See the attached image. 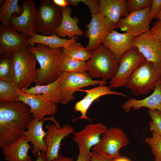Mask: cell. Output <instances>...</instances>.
I'll use <instances>...</instances> for the list:
<instances>
[{
	"mask_svg": "<svg viewBox=\"0 0 161 161\" xmlns=\"http://www.w3.org/2000/svg\"><path fill=\"white\" fill-rule=\"evenodd\" d=\"M28 106L17 100L0 102V148L17 140L33 119Z\"/></svg>",
	"mask_w": 161,
	"mask_h": 161,
	"instance_id": "1",
	"label": "cell"
},
{
	"mask_svg": "<svg viewBox=\"0 0 161 161\" xmlns=\"http://www.w3.org/2000/svg\"><path fill=\"white\" fill-rule=\"evenodd\" d=\"M26 49L34 55L39 65V68L36 69V85H47L59 78L63 71L61 68L64 55L62 48L54 50L45 45L36 44L28 46Z\"/></svg>",
	"mask_w": 161,
	"mask_h": 161,
	"instance_id": "2",
	"label": "cell"
},
{
	"mask_svg": "<svg viewBox=\"0 0 161 161\" xmlns=\"http://www.w3.org/2000/svg\"><path fill=\"white\" fill-rule=\"evenodd\" d=\"M161 83V63L145 59L130 78L125 87L133 95H145Z\"/></svg>",
	"mask_w": 161,
	"mask_h": 161,
	"instance_id": "3",
	"label": "cell"
},
{
	"mask_svg": "<svg viewBox=\"0 0 161 161\" xmlns=\"http://www.w3.org/2000/svg\"><path fill=\"white\" fill-rule=\"evenodd\" d=\"M91 52L92 56L86 62V71L92 77H101L106 82L112 78L119 66L114 54L102 44Z\"/></svg>",
	"mask_w": 161,
	"mask_h": 161,
	"instance_id": "4",
	"label": "cell"
},
{
	"mask_svg": "<svg viewBox=\"0 0 161 161\" xmlns=\"http://www.w3.org/2000/svg\"><path fill=\"white\" fill-rule=\"evenodd\" d=\"M14 62V83L19 90L29 88L36 81V59L34 55L26 49L11 54Z\"/></svg>",
	"mask_w": 161,
	"mask_h": 161,
	"instance_id": "5",
	"label": "cell"
},
{
	"mask_svg": "<svg viewBox=\"0 0 161 161\" xmlns=\"http://www.w3.org/2000/svg\"><path fill=\"white\" fill-rule=\"evenodd\" d=\"M59 86L61 94V103L66 104L75 99L74 93L80 88L96 84L105 85L106 82L94 80L87 72H70L63 71L59 77Z\"/></svg>",
	"mask_w": 161,
	"mask_h": 161,
	"instance_id": "6",
	"label": "cell"
},
{
	"mask_svg": "<svg viewBox=\"0 0 161 161\" xmlns=\"http://www.w3.org/2000/svg\"><path fill=\"white\" fill-rule=\"evenodd\" d=\"M62 18L61 7L50 0H41L37 10L36 28L41 35L55 34Z\"/></svg>",
	"mask_w": 161,
	"mask_h": 161,
	"instance_id": "7",
	"label": "cell"
},
{
	"mask_svg": "<svg viewBox=\"0 0 161 161\" xmlns=\"http://www.w3.org/2000/svg\"><path fill=\"white\" fill-rule=\"evenodd\" d=\"M129 143V139L123 130L118 127H112L103 134L99 143L91 150L102 156L115 159L121 157L120 149Z\"/></svg>",
	"mask_w": 161,
	"mask_h": 161,
	"instance_id": "8",
	"label": "cell"
},
{
	"mask_svg": "<svg viewBox=\"0 0 161 161\" xmlns=\"http://www.w3.org/2000/svg\"><path fill=\"white\" fill-rule=\"evenodd\" d=\"M145 58L134 46L127 51L118 61L119 66L114 77L111 79V88L125 86L132 75Z\"/></svg>",
	"mask_w": 161,
	"mask_h": 161,
	"instance_id": "9",
	"label": "cell"
},
{
	"mask_svg": "<svg viewBox=\"0 0 161 161\" xmlns=\"http://www.w3.org/2000/svg\"><path fill=\"white\" fill-rule=\"evenodd\" d=\"M36 2L33 0H25L21 4L23 11L19 16L16 14L11 17L10 27L28 38L37 34Z\"/></svg>",
	"mask_w": 161,
	"mask_h": 161,
	"instance_id": "10",
	"label": "cell"
},
{
	"mask_svg": "<svg viewBox=\"0 0 161 161\" xmlns=\"http://www.w3.org/2000/svg\"><path fill=\"white\" fill-rule=\"evenodd\" d=\"M91 19L86 25L85 35L89 38L87 51L92 52L96 49L101 44L105 38L113 30L117 29L116 25L101 16L99 13H91Z\"/></svg>",
	"mask_w": 161,
	"mask_h": 161,
	"instance_id": "11",
	"label": "cell"
},
{
	"mask_svg": "<svg viewBox=\"0 0 161 161\" xmlns=\"http://www.w3.org/2000/svg\"><path fill=\"white\" fill-rule=\"evenodd\" d=\"M151 6L129 13L124 18H121L116 24L117 29L127 33L132 38L148 32L151 28L149 20Z\"/></svg>",
	"mask_w": 161,
	"mask_h": 161,
	"instance_id": "12",
	"label": "cell"
},
{
	"mask_svg": "<svg viewBox=\"0 0 161 161\" xmlns=\"http://www.w3.org/2000/svg\"><path fill=\"white\" fill-rule=\"evenodd\" d=\"M45 128L47 130L44 139L47 147L46 157L47 161H52L58 156L62 140L74 133L75 130L68 124L63 125L61 129H58L55 124H48Z\"/></svg>",
	"mask_w": 161,
	"mask_h": 161,
	"instance_id": "13",
	"label": "cell"
},
{
	"mask_svg": "<svg viewBox=\"0 0 161 161\" xmlns=\"http://www.w3.org/2000/svg\"><path fill=\"white\" fill-rule=\"evenodd\" d=\"M17 100L30 106L29 112L33 119L39 121H42L46 116H54L57 111V103L44 99L41 95H31L21 91Z\"/></svg>",
	"mask_w": 161,
	"mask_h": 161,
	"instance_id": "14",
	"label": "cell"
},
{
	"mask_svg": "<svg viewBox=\"0 0 161 161\" xmlns=\"http://www.w3.org/2000/svg\"><path fill=\"white\" fill-rule=\"evenodd\" d=\"M27 37L10 27L0 25V55H11L30 46Z\"/></svg>",
	"mask_w": 161,
	"mask_h": 161,
	"instance_id": "15",
	"label": "cell"
},
{
	"mask_svg": "<svg viewBox=\"0 0 161 161\" xmlns=\"http://www.w3.org/2000/svg\"><path fill=\"white\" fill-rule=\"evenodd\" d=\"M47 120L53 122L58 129L61 127L55 120L54 116L49 117H45L41 121L33 119L29 123L27 127V130L24 133L23 136L25 137L26 140L33 145L34 148L32 153L34 157H36L41 151L46 152L47 151V147L44 140L46 135V132L43 129V123Z\"/></svg>",
	"mask_w": 161,
	"mask_h": 161,
	"instance_id": "16",
	"label": "cell"
},
{
	"mask_svg": "<svg viewBox=\"0 0 161 161\" xmlns=\"http://www.w3.org/2000/svg\"><path fill=\"white\" fill-rule=\"evenodd\" d=\"M78 91L85 92L86 95L81 100L76 102L74 107V110L76 112H79L81 115L79 117L74 119L73 121L79 119L86 120L89 122L92 121V119L87 117L86 112L92 103L100 97L106 95H114L126 97L124 94L112 90L109 86L105 85H100L89 90L79 89Z\"/></svg>",
	"mask_w": 161,
	"mask_h": 161,
	"instance_id": "17",
	"label": "cell"
},
{
	"mask_svg": "<svg viewBox=\"0 0 161 161\" xmlns=\"http://www.w3.org/2000/svg\"><path fill=\"white\" fill-rule=\"evenodd\" d=\"M133 46L136 47L145 59L155 63H161V43L145 33L133 39Z\"/></svg>",
	"mask_w": 161,
	"mask_h": 161,
	"instance_id": "18",
	"label": "cell"
},
{
	"mask_svg": "<svg viewBox=\"0 0 161 161\" xmlns=\"http://www.w3.org/2000/svg\"><path fill=\"white\" fill-rule=\"evenodd\" d=\"M108 129L101 123L90 124L80 131L74 133L73 140L86 151L89 152L90 149L97 144L100 139V135Z\"/></svg>",
	"mask_w": 161,
	"mask_h": 161,
	"instance_id": "19",
	"label": "cell"
},
{
	"mask_svg": "<svg viewBox=\"0 0 161 161\" xmlns=\"http://www.w3.org/2000/svg\"><path fill=\"white\" fill-rule=\"evenodd\" d=\"M132 39L127 33H120L114 29L105 38L102 44L114 54L118 61L134 46Z\"/></svg>",
	"mask_w": 161,
	"mask_h": 161,
	"instance_id": "20",
	"label": "cell"
},
{
	"mask_svg": "<svg viewBox=\"0 0 161 161\" xmlns=\"http://www.w3.org/2000/svg\"><path fill=\"white\" fill-rule=\"evenodd\" d=\"M125 0H99V14L116 25L121 17H126L129 14Z\"/></svg>",
	"mask_w": 161,
	"mask_h": 161,
	"instance_id": "21",
	"label": "cell"
},
{
	"mask_svg": "<svg viewBox=\"0 0 161 161\" xmlns=\"http://www.w3.org/2000/svg\"><path fill=\"white\" fill-rule=\"evenodd\" d=\"M143 107L161 112V83L156 86L153 92L145 98L137 100L128 97V100L121 105V108L127 113H129L131 109L136 110Z\"/></svg>",
	"mask_w": 161,
	"mask_h": 161,
	"instance_id": "22",
	"label": "cell"
},
{
	"mask_svg": "<svg viewBox=\"0 0 161 161\" xmlns=\"http://www.w3.org/2000/svg\"><path fill=\"white\" fill-rule=\"evenodd\" d=\"M28 142L25 137L22 136L14 142L2 148L5 160L7 161H32L31 157L28 153L29 149L34 147Z\"/></svg>",
	"mask_w": 161,
	"mask_h": 161,
	"instance_id": "23",
	"label": "cell"
},
{
	"mask_svg": "<svg viewBox=\"0 0 161 161\" xmlns=\"http://www.w3.org/2000/svg\"><path fill=\"white\" fill-rule=\"evenodd\" d=\"M72 9L70 7H61L62 20L59 26L56 29L55 33L59 37H68L69 39L76 35L81 36L84 32L78 26L79 19L76 16L72 18L71 15Z\"/></svg>",
	"mask_w": 161,
	"mask_h": 161,
	"instance_id": "24",
	"label": "cell"
},
{
	"mask_svg": "<svg viewBox=\"0 0 161 161\" xmlns=\"http://www.w3.org/2000/svg\"><path fill=\"white\" fill-rule=\"evenodd\" d=\"M59 78L54 82L47 85H37L28 89L20 90L24 93L33 95H41L44 99L55 103H61V94Z\"/></svg>",
	"mask_w": 161,
	"mask_h": 161,
	"instance_id": "25",
	"label": "cell"
},
{
	"mask_svg": "<svg viewBox=\"0 0 161 161\" xmlns=\"http://www.w3.org/2000/svg\"><path fill=\"white\" fill-rule=\"evenodd\" d=\"M78 37H75L69 39L61 38L56 34L45 36L37 34L33 37L28 38V43L30 46L36 44L45 45L51 49L55 50L59 48H66L72 43L77 42Z\"/></svg>",
	"mask_w": 161,
	"mask_h": 161,
	"instance_id": "26",
	"label": "cell"
},
{
	"mask_svg": "<svg viewBox=\"0 0 161 161\" xmlns=\"http://www.w3.org/2000/svg\"><path fill=\"white\" fill-rule=\"evenodd\" d=\"M18 0H3L0 7V21L4 27H10L11 17L16 14L20 15L23 11L21 4Z\"/></svg>",
	"mask_w": 161,
	"mask_h": 161,
	"instance_id": "27",
	"label": "cell"
},
{
	"mask_svg": "<svg viewBox=\"0 0 161 161\" xmlns=\"http://www.w3.org/2000/svg\"><path fill=\"white\" fill-rule=\"evenodd\" d=\"M0 80L14 82V65L12 54L0 55Z\"/></svg>",
	"mask_w": 161,
	"mask_h": 161,
	"instance_id": "28",
	"label": "cell"
},
{
	"mask_svg": "<svg viewBox=\"0 0 161 161\" xmlns=\"http://www.w3.org/2000/svg\"><path fill=\"white\" fill-rule=\"evenodd\" d=\"M64 55L84 61L89 60L92 56L91 52L87 51L80 43L75 42L71 43L68 47L62 48Z\"/></svg>",
	"mask_w": 161,
	"mask_h": 161,
	"instance_id": "29",
	"label": "cell"
},
{
	"mask_svg": "<svg viewBox=\"0 0 161 161\" xmlns=\"http://www.w3.org/2000/svg\"><path fill=\"white\" fill-rule=\"evenodd\" d=\"M21 92L13 83L0 80V102L17 100Z\"/></svg>",
	"mask_w": 161,
	"mask_h": 161,
	"instance_id": "30",
	"label": "cell"
},
{
	"mask_svg": "<svg viewBox=\"0 0 161 161\" xmlns=\"http://www.w3.org/2000/svg\"><path fill=\"white\" fill-rule=\"evenodd\" d=\"M86 62L63 55L61 68L65 72H83L86 71Z\"/></svg>",
	"mask_w": 161,
	"mask_h": 161,
	"instance_id": "31",
	"label": "cell"
},
{
	"mask_svg": "<svg viewBox=\"0 0 161 161\" xmlns=\"http://www.w3.org/2000/svg\"><path fill=\"white\" fill-rule=\"evenodd\" d=\"M151 137L145 139V143L150 147L154 161H161V136L154 132H151Z\"/></svg>",
	"mask_w": 161,
	"mask_h": 161,
	"instance_id": "32",
	"label": "cell"
},
{
	"mask_svg": "<svg viewBox=\"0 0 161 161\" xmlns=\"http://www.w3.org/2000/svg\"><path fill=\"white\" fill-rule=\"evenodd\" d=\"M148 111L152 120L148 123L150 131L161 136V112L156 110L148 109Z\"/></svg>",
	"mask_w": 161,
	"mask_h": 161,
	"instance_id": "33",
	"label": "cell"
},
{
	"mask_svg": "<svg viewBox=\"0 0 161 161\" xmlns=\"http://www.w3.org/2000/svg\"><path fill=\"white\" fill-rule=\"evenodd\" d=\"M153 0H129L127 7L129 13L143 10L151 6Z\"/></svg>",
	"mask_w": 161,
	"mask_h": 161,
	"instance_id": "34",
	"label": "cell"
},
{
	"mask_svg": "<svg viewBox=\"0 0 161 161\" xmlns=\"http://www.w3.org/2000/svg\"><path fill=\"white\" fill-rule=\"evenodd\" d=\"M148 33L161 43V20L155 21Z\"/></svg>",
	"mask_w": 161,
	"mask_h": 161,
	"instance_id": "35",
	"label": "cell"
},
{
	"mask_svg": "<svg viewBox=\"0 0 161 161\" xmlns=\"http://www.w3.org/2000/svg\"><path fill=\"white\" fill-rule=\"evenodd\" d=\"M161 10V0H153L151 6L149 16V20L150 23Z\"/></svg>",
	"mask_w": 161,
	"mask_h": 161,
	"instance_id": "36",
	"label": "cell"
},
{
	"mask_svg": "<svg viewBox=\"0 0 161 161\" xmlns=\"http://www.w3.org/2000/svg\"><path fill=\"white\" fill-rule=\"evenodd\" d=\"M89 8L91 13L94 14L99 13V0H81Z\"/></svg>",
	"mask_w": 161,
	"mask_h": 161,
	"instance_id": "37",
	"label": "cell"
},
{
	"mask_svg": "<svg viewBox=\"0 0 161 161\" xmlns=\"http://www.w3.org/2000/svg\"><path fill=\"white\" fill-rule=\"evenodd\" d=\"M78 147L79 153L76 161H91L90 152H86L80 147Z\"/></svg>",
	"mask_w": 161,
	"mask_h": 161,
	"instance_id": "38",
	"label": "cell"
},
{
	"mask_svg": "<svg viewBox=\"0 0 161 161\" xmlns=\"http://www.w3.org/2000/svg\"><path fill=\"white\" fill-rule=\"evenodd\" d=\"M89 153L91 157V161H114V160L104 157L93 151H90Z\"/></svg>",
	"mask_w": 161,
	"mask_h": 161,
	"instance_id": "39",
	"label": "cell"
},
{
	"mask_svg": "<svg viewBox=\"0 0 161 161\" xmlns=\"http://www.w3.org/2000/svg\"><path fill=\"white\" fill-rule=\"evenodd\" d=\"M52 2L57 6L61 7H66L69 5L67 0H53Z\"/></svg>",
	"mask_w": 161,
	"mask_h": 161,
	"instance_id": "40",
	"label": "cell"
},
{
	"mask_svg": "<svg viewBox=\"0 0 161 161\" xmlns=\"http://www.w3.org/2000/svg\"><path fill=\"white\" fill-rule=\"evenodd\" d=\"M35 161H47L46 157L45 152L42 151L38 153L36 156Z\"/></svg>",
	"mask_w": 161,
	"mask_h": 161,
	"instance_id": "41",
	"label": "cell"
},
{
	"mask_svg": "<svg viewBox=\"0 0 161 161\" xmlns=\"http://www.w3.org/2000/svg\"><path fill=\"white\" fill-rule=\"evenodd\" d=\"M52 161H73L72 159L70 157H66L61 154H59L58 156Z\"/></svg>",
	"mask_w": 161,
	"mask_h": 161,
	"instance_id": "42",
	"label": "cell"
},
{
	"mask_svg": "<svg viewBox=\"0 0 161 161\" xmlns=\"http://www.w3.org/2000/svg\"><path fill=\"white\" fill-rule=\"evenodd\" d=\"M69 5L72 6H77L79 3L81 2V0H67Z\"/></svg>",
	"mask_w": 161,
	"mask_h": 161,
	"instance_id": "43",
	"label": "cell"
},
{
	"mask_svg": "<svg viewBox=\"0 0 161 161\" xmlns=\"http://www.w3.org/2000/svg\"><path fill=\"white\" fill-rule=\"evenodd\" d=\"M114 161H131L127 158L121 157L119 158L115 159Z\"/></svg>",
	"mask_w": 161,
	"mask_h": 161,
	"instance_id": "44",
	"label": "cell"
},
{
	"mask_svg": "<svg viewBox=\"0 0 161 161\" xmlns=\"http://www.w3.org/2000/svg\"><path fill=\"white\" fill-rule=\"evenodd\" d=\"M154 19L161 20V10L157 14Z\"/></svg>",
	"mask_w": 161,
	"mask_h": 161,
	"instance_id": "45",
	"label": "cell"
}]
</instances>
